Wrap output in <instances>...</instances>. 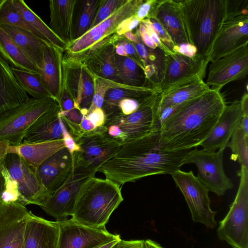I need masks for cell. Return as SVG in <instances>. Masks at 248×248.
<instances>
[{
	"instance_id": "1",
	"label": "cell",
	"mask_w": 248,
	"mask_h": 248,
	"mask_svg": "<svg viewBox=\"0 0 248 248\" xmlns=\"http://www.w3.org/2000/svg\"><path fill=\"white\" fill-rule=\"evenodd\" d=\"M226 106L220 91L210 89L182 104L161 124L158 148L190 150L209 135Z\"/></svg>"
},
{
	"instance_id": "2",
	"label": "cell",
	"mask_w": 248,
	"mask_h": 248,
	"mask_svg": "<svg viewBox=\"0 0 248 248\" xmlns=\"http://www.w3.org/2000/svg\"><path fill=\"white\" fill-rule=\"evenodd\" d=\"M158 134H151L121 145L97 171L119 186L155 174H171L180 169L189 150L158 148Z\"/></svg>"
},
{
	"instance_id": "3",
	"label": "cell",
	"mask_w": 248,
	"mask_h": 248,
	"mask_svg": "<svg viewBox=\"0 0 248 248\" xmlns=\"http://www.w3.org/2000/svg\"><path fill=\"white\" fill-rule=\"evenodd\" d=\"M123 200L120 186L106 178L91 177L79 191L71 219L90 227H106L111 215Z\"/></svg>"
},
{
	"instance_id": "4",
	"label": "cell",
	"mask_w": 248,
	"mask_h": 248,
	"mask_svg": "<svg viewBox=\"0 0 248 248\" xmlns=\"http://www.w3.org/2000/svg\"><path fill=\"white\" fill-rule=\"evenodd\" d=\"M189 44L195 58L209 63L212 46L221 23L222 0H178Z\"/></svg>"
},
{
	"instance_id": "5",
	"label": "cell",
	"mask_w": 248,
	"mask_h": 248,
	"mask_svg": "<svg viewBox=\"0 0 248 248\" xmlns=\"http://www.w3.org/2000/svg\"><path fill=\"white\" fill-rule=\"evenodd\" d=\"M158 94L140 100L138 108L129 115L120 112L106 118L103 133L120 145L159 133L160 125L156 115Z\"/></svg>"
},
{
	"instance_id": "6",
	"label": "cell",
	"mask_w": 248,
	"mask_h": 248,
	"mask_svg": "<svg viewBox=\"0 0 248 248\" xmlns=\"http://www.w3.org/2000/svg\"><path fill=\"white\" fill-rule=\"evenodd\" d=\"M221 25L209 62L248 44V0H222Z\"/></svg>"
},
{
	"instance_id": "7",
	"label": "cell",
	"mask_w": 248,
	"mask_h": 248,
	"mask_svg": "<svg viewBox=\"0 0 248 248\" xmlns=\"http://www.w3.org/2000/svg\"><path fill=\"white\" fill-rule=\"evenodd\" d=\"M240 183L234 200L217 230L219 238L232 248H248V169L238 171Z\"/></svg>"
},
{
	"instance_id": "8",
	"label": "cell",
	"mask_w": 248,
	"mask_h": 248,
	"mask_svg": "<svg viewBox=\"0 0 248 248\" xmlns=\"http://www.w3.org/2000/svg\"><path fill=\"white\" fill-rule=\"evenodd\" d=\"M57 101L52 97L37 99L30 98L18 107L0 115V141L17 146L31 125Z\"/></svg>"
},
{
	"instance_id": "9",
	"label": "cell",
	"mask_w": 248,
	"mask_h": 248,
	"mask_svg": "<svg viewBox=\"0 0 248 248\" xmlns=\"http://www.w3.org/2000/svg\"><path fill=\"white\" fill-rule=\"evenodd\" d=\"M223 149L217 151L197 149L189 150L182 161V165L193 163L198 169L197 178L209 191L218 196L224 195L232 188L231 180L226 175L223 169Z\"/></svg>"
},
{
	"instance_id": "10",
	"label": "cell",
	"mask_w": 248,
	"mask_h": 248,
	"mask_svg": "<svg viewBox=\"0 0 248 248\" xmlns=\"http://www.w3.org/2000/svg\"><path fill=\"white\" fill-rule=\"evenodd\" d=\"M171 175L185 197L193 221L211 229L215 228L217 212L211 208L207 188L191 170L186 172L178 169Z\"/></svg>"
},
{
	"instance_id": "11",
	"label": "cell",
	"mask_w": 248,
	"mask_h": 248,
	"mask_svg": "<svg viewBox=\"0 0 248 248\" xmlns=\"http://www.w3.org/2000/svg\"><path fill=\"white\" fill-rule=\"evenodd\" d=\"M10 177L17 185L20 203L43 206L50 196L39 181L35 170L18 154L7 153L2 158Z\"/></svg>"
},
{
	"instance_id": "12",
	"label": "cell",
	"mask_w": 248,
	"mask_h": 248,
	"mask_svg": "<svg viewBox=\"0 0 248 248\" xmlns=\"http://www.w3.org/2000/svg\"><path fill=\"white\" fill-rule=\"evenodd\" d=\"M96 172L83 167H74L65 182L48 198L41 207L57 221L72 216L75 202L84 183L90 177L94 176Z\"/></svg>"
},
{
	"instance_id": "13",
	"label": "cell",
	"mask_w": 248,
	"mask_h": 248,
	"mask_svg": "<svg viewBox=\"0 0 248 248\" xmlns=\"http://www.w3.org/2000/svg\"><path fill=\"white\" fill-rule=\"evenodd\" d=\"M62 85L73 99L75 108L82 115H87L93 95L94 76L79 61L63 57Z\"/></svg>"
},
{
	"instance_id": "14",
	"label": "cell",
	"mask_w": 248,
	"mask_h": 248,
	"mask_svg": "<svg viewBox=\"0 0 248 248\" xmlns=\"http://www.w3.org/2000/svg\"><path fill=\"white\" fill-rule=\"evenodd\" d=\"M103 131L102 126L97 132L75 141L80 150L73 155L74 167H83L97 172L98 168L119 150L121 145L106 136Z\"/></svg>"
},
{
	"instance_id": "15",
	"label": "cell",
	"mask_w": 248,
	"mask_h": 248,
	"mask_svg": "<svg viewBox=\"0 0 248 248\" xmlns=\"http://www.w3.org/2000/svg\"><path fill=\"white\" fill-rule=\"evenodd\" d=\"M143 0H127L118 10L108 18L91 29L79 38L67 45L65 57L80 54L100 40L116 33L119 24L124 20L135 15Z\"/></svg>"
},
{
	"instance_id": "16",
	"label": "cell",
	"mask_w": 248,
	"mask_h": 248,
	"mask_svg": "<svg viewBox=\"0 0 248 248\" xmlns=\"http://www.w3.org/2000/svg\"><path fill=\"white\" fill-rule=\"evenodd\" d=\"M208 63L206 60L188 58L177 52L167 55L163 78L159 85V93L203 79Z\"/></svg>"
},
{
	"instance_id": "17",
	"label": "cell",
	"mask_w": 248,
	"mask_h": 248,
	"mask_svg": "<svg viewBox=\"0 0 248 248\" xmlns=\"http://www.w3.org/2000/svg\"><path fill=\"white\" fill-rule=\"evenodd\" d=\"M248 74V46L210 62L206 84L211 89L220 91L227 83L245 78Z\"/></svg>"
},
{
	"instance_id": "18",
	"label": "cell",
	"mask_w": 248,
	"mask_h": 248,
	"mask_svg": "<svg viewBox=\"0 0 248 248\" xmlns=\"http://www.w3.org/2000/svg\"><path fill=\"white\" fill-rule=\"evenodd\" d=\"M59 235L57 248H93L120 238L106 227L96 228L79 224L71 218L58 221Z\"/></svg>"
},
{
	"instance_id": "19",
	"label": "cell",
	"mask_w": 248,
	"mask_h": 248,
	"mask_svg": "<svg viewBox=\"0 0 248 248\" xmlns=\"http://www.w3.org/2000/svg\"><path fill=\"white\" fill-rule=\"evenodd\" d=\"M30 214L19 202L0 201V248H22Z\"/></svg>"
},
{
	"instance_id": "20",
	"label": "cell",
	"mask_w": 248,
	"mask_h": 248,
	"mask_svg": "<svg viewBox=\"0 0 248 248\" xmlns=\"http://www.w3.org/2000/svg\"><path fill=\"white\" fill-rule=\"evenodd\" d=\"M73 169V156L64 147L44 160L35 172L39 181L51 195L65 182Z\"/></svg>"
},
{
	"instance_id": "21",
	"label": "cell",
	"mask_w": 248,
	"mask_h": 248,
	"mask_svg": "<svg viewBox=\"0 0 248 248\" xmlns=\"http://www.w3.org/2000/svg\"><path fill=\"white\" fill-rule=\"evenodd\" d=\"M149 17L159 22L175 47L189 44L178 0H155L146 18Z\"/></svg>"
},
{
	"instance_id": "22",
	"label": "cell",
	"mask_w": 248,
	"mask_h": 248,
	"mask_svg": "<svg viewBox=\"0 0 248 248\" xmlns=\"http://www.w3.org/2000/svg\"><path fill=\"white\" fill-rule=\"evenodd\" d=\"M243 115L240 100L226 105L212 131L200 146L205 151L225 150Z\"/></svg>"
},
{
	"instance_id": "23",
	"label": "cell",
	"mask_w": 248,
	"mask_h": 248,
	"mask_svg": "<svg viewBox=\"0 0 248 248\" xmlns=\"http://www.w3.org/2000/svg\"><path fill=\"white\" fill-rule=\"evenodd\" d=\"M59 235L58 221L46 220L30 211L22 248H57Z\"/></svg>"
},
{
	"instance_id": "24",
	"label": "cell",
	"mask_w": 248,
	"mask_h": 248,
	"mask_svg": "<svg viewBox=\"0 0 248 248\" xmlns=\"http://www.w3.org/2000/svg\"><path fill=\"white\" fill-rule=\"evenodd\" d=\"M57 102L39 117L25 133L22 143L30 144L62 140V120Z\"/></svg>"
},
{
	"instance_id": "25",
	"label": "cell",
	"mask_w": 248,
	"mask_h": 248,
	"mask_svg": "<svg viewBox=\"0 0 248 248\" xmlns=\"http://www.w3.org/2000/svg\"><path fill=\"white\" fill-rule=\"evenodd\" d=\"M63 52L51 44L46 45L39 72L43 84L57 102L62 90Z\"/></svg>"
},
{
	"instance_id": "26",
	"label": "cell",
	"mask_w": 248,
	"mask_h": 248,
	"mask_svg": "<svg viewBox=\"0 0 248 248\" xmlns=\"http://www.w3.org/2000/svg\"><path fill=\"white\" fill-rule=\"evenodd\" d=\"M77 0H51L49 1V27L67 45L74 40V24Z\"/></svg>"
},
{
	"instance_id": "27",
	"label": "cell",
	"mask_w": 248,
	"mask_h": 248,
	"mask_svg": "<svg viewBox=\"0 0 248 248\" xmlns=\"http://www.w3.org/2000/svg\"><path fill=\"white\" fill-rule=\"evenodd\" d=\"M29 98L17 80L11 66L0 54V115L19 107Z\"/></svg>"
},
{
	"instance_id": "28",
	"label": "cell",
	"mask_w": 248,
	"mask_h": 248,
	"mask_svg": "<svg viewBox=\"0 0 248 248\" xmlns=\"http://www.w3.org/2000/svg\"><path fill=\"white\" fill-rule=\"evenodd\" d=\"M115 42L108 44L100 49L76 60L85 64L93 75L123 83L115 64Z\"/></svg>"
},
{
	"instance_id": "29",
	"label": "cell",
	"mask_w": 248,
	"mask_h": 248,
	"mask_svg": "<svg viewBox=\"0 0 248 248\" xmlns=\"http://www.w3.org/2000/svg\"><path fill=\"white\" fill-rule=\"evenodd\" d=\"M210 89L203 79H197L188 84L162 92L158 94L156 115L164 109L188 101Z\"/></svg>"
},
{
	"instance_id": "30",
	"label": "cell",
	"mask_w": 248,
	"mask_h": 248,
	"mask_svg": "<svg viewBox=\"0 0 248 248\" xmlns=\"http://www.w3.org/2000/svg\"><path fill=\"white\" fill-rule=\"evenodd\" d=\"M154 93L158 94L155 89L151 87L130 86L116 83L106 93L102 108L107 118L121 112L119 103L121 100L132 98L140 100Z\"/></svg>"
},
{
	"instance_id": "31",
	"label": "cell",
	"mask_w": 248,
	"mask_h": 248,
	"mask_svg": "<svg viewBox=\"0 0 248 248\" xmlns=\"http://www.w3.org/2000/svg\"><path fill=\"white\" fill-rule=\"evenodd\" d=\"M0 27L39 70L44 47L48 43L25 30L7 25L0 24Z\"/></svg>"
},
{
	"instance_id": "32",
	"label": "cell",
	"mask_w": 248,
	"mask_h": 248,
	"mask_svg": "<svg viewBox=\"0 0 248 248\" xmlns=\"http://www.w3.org/2000/svg\"><path fill=\"white\" fill-rule=\"evenodd\" d=\"M64 147L63 140H60L37 143H21L17 146H8L7 153L18 154L35 170L47 158Z\"/></svg>"
},
{
	"instance_id": "33",
	"label": "cell",
	"mask_w": 248,
	"mask_h": 248,
	"mask_svg": "<svg viewBox=\"0 0 248 248\" xmlns=\"http://www.w3.org/2000/svg\"><path fill=\"white\" fill-rule=\"evenodd\" d=\"M0 54L13 67L39 73L38 67L20 50L0 27Z\"/></svg>"
},
{
	"instance_id": "34",
	"label": "cell",
	"mask_w": 248,
	"mask_h": 248,
	"mask_svg": "<svg viewBox=\"0 0 248 248\" xmlns=\"http://www.w3.org/2000/svg\"><path fill=\"white\" fill-rule=\"evenodd\" d=\"M13 3L24 19L35 29L46 42L65 51L67 45L59 38L47 26L22 0H12Z\"/></svg>"
},
{
	"instance_id": "35",
	"label": "cell",
	"mask_w": 248,
	"mask_h": 248,
	"mask_svg": "<svg viewBox=\"0 0 248 248\" xmlns=\"http://www.w3.org/2000/svg\"><path fill=\"white\" fill-rule=\"evenodd\" d=\"M115 64L118 75L124 84L152 88L146 79L144 70L132 59L115 53Z\"/></svg>"
},
{
	"instance_id": "36",
	"label": "cell",
	"mask_w": 248,
	"mask_h": 248,
	"mask_svg": "<svg viewBox=\"0 0 248 248\" xmlns=\"http://www.w3.org/2000/svg\"><path fill=\"white\" fill-rule=\"evenodd\" d=\"M101 0H77L74 24V40L79 38L92 27Z\"/></svg>"
},
{
	"instance_id": "37",
	"label": "cell",
	"mask_w": 248,
	"mask_h": 248,
	"mask_svg": "<svg viewBox=\"0 0 248 248\" xmlns=\"http://www.w3.org/2000/svg\"><path fill=\"white\" fill-rule=\"evenodd\" d=\"M11 68L21 88L32 98L41 99L52 97L43 84L39 73L13 67Z\"/></svg>"
},
{
	"instance_id": "38",
	"label": "cell",
	"mask_w": 248,
	"mask_h": 248,
	"mask_svg": "<svg viewBox=\"0 0 248 248\" xmlns=\"http://www.w3.org/2000/svg\"><path fill=\"white\" fill-rule=\"evenodd\" d=\"M0 24L7 25L25 30L46 42L44 38L16 10L12 0H5L0 7Z\"/></svg>"
},
{
	"instance_id": "39",
	"label": "cell",
	"mask_w": 248,
	"mask_h": 248,
	"mask_svg": "<svg viewBox=\"0 0 248 248\" xmlns=\"http://www.w3.org/2000/svg\"><path fill=\"white\" fill-rule=\"evenodd\" d=\"M230 140L227 147L232 151L231 159L237 161L241 167L248 169V135L238 124Z\"/></svg>"
},
{
	"instance_id": "40",
	"label": "cell",
	"mask_w": 248,
	"mask_h": 248,
	"mask_svg": "<svg viewBox=\"0 0 248 248\" xmlns=\"http://www.w3.org/2000/svg\"><path fill=\"white\" fill-rule=\"evenodd\" d=\"M93 76L94 93L92 104L88 114L96 108H102L106 93L109 88L114 87L117 83L95 75H93Z\"/></svg>"
},
{
	"instance_id": "41",
	"label": "cell",
	"mask_w": 248,
	"mask_h": 248,
	"mask_svg": "<svg viewBox=\"0 0 248 248\" xmlns=\"http://www.w3.org/2000/svg\"><path fill=\"white\" fill-rule=\"evenodd\" d=\"M127 0H101L92 28L108 18L122 7ZM91 28V29H92Z\"/></svg>"
},
{
	"instance_id": "42",
	"label": "cell",
	"mask_w": 248,
	"mask_h": 248,
	"mask_svg": "<svg viewBox=\"0 0 248 248\" xmlns=\"http://www.w3.org/2000/svg\"><path fill=\"white\" fill-rule=\"evenodd\" d=\"M147 18L152 23L155 31L158 34L160 40L167 51V55L175 53V46L163 27L155 18L153 17Z\"/></svg>"
},
{
	"instance_id": "43",
	"label": "cell",
	"mask_w": 248,
	"mask_h": 248,
	"mask_svg": "<svg viewBox=\"0 0 248 248\" xmlns=\"http://www.w3.org/2000/svg\"><path fill=\"white\" fill-rule=\"evenodd\" d=\"M115 42L119 43L123 45L127 57L132 59L141 68L144 69V64L143 60L137 52L134 44L127 40L123 35H118Z\"/></svg>"
},
{
	"instance_id": "44",
	"label": "cell",
	"mask_w": 248,
	"mask_h": 248,
	"mask_svg": "<svg viewBox=\"0 0 248 248\" xmlns=\"http://www.w3.org/2000/svg\"><path fill=\"white\" fill-rule=\"evenodd\" d=\"M57 102L61 111H68L75 108L73 99L63 85L62 92Z\"/></svg>"
},
{
	"instance_id": "45",
	"label": "cell",
	"mask_w": 248,
	"mask_h": 248,
	"mask_svg": "<svg viewBox=\"0 0 248 248\" xmlns=\"http://www.w3.org/2000/svg\"><path fill=\"white\" fill-rule=\"evenodd\" d=\"M140 100L132 98L121 100L119 103V108L121 113L125 115L133 113L138 108Z\"/></svg>"
},
{
	"instance_id": "46",
	"label": "cell",
	"mask_w": 248,
	"mask_h": 248,
	"mask_svg": "<svg viewBox=\"0 0 248 248\" xmlns=\"http://www.w3.org/2000/svg\"><path fill=\"white\" fill-rule=\"evenodd\" d=\"M62 140L65 147L69 150L72 156L74 153L79 151L80 147L76 143L73 138L69 133L67 128L62 121Z\"/></svg>"
},
{
	"instance_id": "47",
	"label": "cell",
	"mask_w": 248,
	"mask_h": 248,
	"mask_svg": "<svg viewBox=\"0 0 248 248\" xmlns=\"http://www.w3.org/2000/svg\"><path fill=\"white\" fill-rule=\"evenodd\" d=\"M140 21L134 15L123 21L118 26L116 33L122 35L127 31H132L140 24Z\"/></svg>"
},
{
	"instance_id": "48",
	"label": "cell",
	"mask_w": 248,
	"mask_h": 248,
	"mask_svg": "<svg viewBox=\"0 0 248 248\" xmlns=\"http://www.w3.org/2000/svg\"><path fill=\"white\" fill-rule=\"evenodd\" d=\"M146 28L148 33H149L151 38L153 42L156 45L158 48L163 51L166 54L167 51L162 45L159 36L155 31L153 26L148 18H146L142 20L140 22Z\"/></svg>"
},
{
	"instance_id": "49",
	"label": "cell",
	"mask_w": 248,
	"mask_h": 248,
	"mask_svg": "<svg viewBox=\"0 0 248 248\" xmlns=\"http://www.w3.org/2000/svg\"><path fill=\"white\" fill-rule=\"evenodd\" d=\"M89 120L96 127L104 125L106 117L102 108H96L87 115Z\"/></svg>"
},
{
	"instance_id": "50",
	"label": "cell",
	"mask_w": 248,
	"mask_h": 248,
	"mask_svg": "<svg viewBox=\"0 0 248 248\" xmlns=\"http://www.w3.org/2000/svg\"><path fill=\"white\" fill-rule=\"evenodd\" d=\"M155 1V0H143L140 5L134 16L140 22L148 16Z\"/></svg>"
},
{
	"instance_id": "51",
	"label": "cell",
	"mask_w": 248,
	"mask_h": 248,
	"mask_svg": "<svg viewBox=\"0 0 248 248\" xmlns=\"http://www.w3.org/2000/svg\"><path fill=\"white\" fill-rule=\"evenodd\" d=\"M59 116L60 117H64L69 121L77 124H80L83 118L80 111L76 108L68 111H63L60 109Z\"/></svg>"
},
{
	"instance_id": "52",
	"label": "cell",
	"mask_w": 248,
	"mask_h": 248,
	"mask_svg": "<svg viewBox=\"0 0 248 248\" xmlns=\"http://www.w3.org/2000/svg\"><path fill=\"white\" fill-rule=\"evenodd\" d=\"M138 30L140 39L145 46L151 49H156L158 48L156 45L151 38L146 28L140 23L139 24Z\"/></svg>"
},
{
	"instance_id": "53",
	"label": "cell",
	"mask_w": 248,
	"mask_h": 248,
	"mask_svg": "<svg viewBox=\"0 0 248 248\" xmlns=\"http://www.w3.org/2000/svg\"><path fill=\"white\" fill-rule=\"evenodd\" d=\"M175 52L190 58H195L196 48L190 44H182L175 47Z\"/></svg>"
},
{
	"instance_id": "54",
	"label": "cell",
	"mask_w": 248,
	"mask_h": 248,
	"mask_svg": "<svg viewBox=\"0 0 248 248\" xmlns=\"http://www.w3.org/2000/svg\"><path fill=\"white\" fill-rule=\"evenodd\" d=\"M113 248H143V240H124L121 239Z\"/></svg>"
},
{
	"instance_id": "55",
	"label": "cell",
	"mask_w": 248,
	"mask_h": 248,
	"mask_svg": "<svg viewBox=\"0 0 248 248\" xmlns=\"http://www.w3.org/2000/svg\"><path fill=\"white\" fill-rule=\"evenodd\" d=\"M8 176V171L3 163L2 158L0 157V201L6 188Z\"/></svg>"
},
{
	"instance_id": "56",
	"label": "cell",
	"mask_w": 248,
	"mask_h": 248,
	"mask_svg": "<svg viewBox=\"0 0 248 248\" xmlns=\"http://www.w3.org/2000/svg\"><path fill=\"white\" fill-rule=\"evenodd\" d=\"M243 115L248 116V94L246 92L240 100Z\"/></svg>"
},
{
	"instance_id": "57",
	"label": "cell",
	"mask_w": 248,
	"mask_h": 248,
	"mask_svg": "<svg viewBox=\"0 0 248 248\" xmlns=\"http://www.w3.org/2000/svg\"><path fill=\"white\" fill-rule=\"evenodd\" d=\"M124 36L132 43H137L139 41L137 33H134L132 31H127L123 34Z\"/></svg>"
},
{
	"instance_id": "58",
	"label": "cell",
	"mask_w": 248,
	"mask_h": 248,
	"mask_svg": "<svg viewBox=\"0 0 248 248\" xmlns=\"http://www.w3.org/2000/svg\"><path fill=\"white\" fill-rule=\"evenodd\" d=\"M239 124L244 133L248 135V116L243 115Z\"/></svg>"
},
{
	"instance_id": "59",
	"label": "cell",
	"mask_w": 248,
	"mask_h": 248,
	"mask_svg": "<svg viewBox=\"0 0 248 248\" xmlns=\"http://www.w3.org/2000/svg\"><path fill=\"white\" fill-rule=\"evenodd\" d=\"M143 248H163L159 244L150 239L143 240Z\"/></svg>"
},
{
	"instance_id": "60",
	"label": "cell",
	"mask_w": 248,
	"mask_h": 248,
	"mask_svg": "<svg viewBox=\"0 0 248 248\" xmlns=\"http://www.w3.org/2000/svg\"><path fill=\"white\" fill-rule=\"evenodd\" d=\"M121 240V238L113 240L105 244L97 246L93 248H113Z\"/></svg>"
},
{
	"instance_id": "61",
	"label": "cell",
	"mask_w": 248,
	"mask_h": 248,
	"mask_svg": "<svg viewBox=\"0 0 248 248\" xmlns=\"http://www.w3.org/2000/svg\"><path fill=\"white\" fill-rule=\"evenodd\" d=\"M115 49L116 54L121 56L127 57L124 48L121 44L115 42Z\"/></svg>"
},
{
	"instance_id": "62",
	"label": "cell",
	"mask_w": 248,
	"mask_h": 248,
	"mask_svg": "<svg viewBox=\"0 0 248 248\" xmlns=\"http://www.w3.org/2000/svg\"><path fill=\"white\" fill-rule=\"evenodd\" d=\"M8 145L0 141V157L2 158L7 153Z\"/></svg>"
},
{
	"instance_id": "63",
	"label": "cell",
	"mask_w": 248,
	"mask_h": 248,
	"mask_svg": "<svg viewBox=\"0 0 248 248\" xmlns=\"http://www.w3.org/2000/svg\"><path fill=\"white\" fill-rule=\"evenodd\" d=\"M5 0H0V7L3 4V3L4 2Z\"/></svg>"
}]
</instances>
